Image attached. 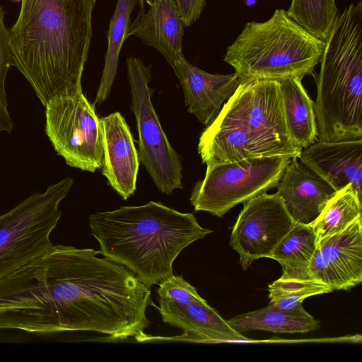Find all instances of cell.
I'll list each match as a JSON object with an SVG mask.
<instances>
[{
    "instance_id": "13",
    "label": "cell",
    "mask_w": 362,
    "mask_h": 362,
    "mask_svg": "<svg viewBox=\"0 0 362 362\" xmlns=\"http://www.w3.org/2000/svg\"><path fill=\"white\" fill-rule=\"evenodd\" d=\"M182 88L189 113L209 125L240 81L235 73L210 74L191 64L183 56L170 64Z\"/></svg>"
},
{
    "instance_id": "14",
    "label": "cell",
    "mask_w": 362,
    "mask_h": 362,
    "mask_svg": "<svg viewBox=\"0 0 362 362\" xmlns=\"http://www.w3.org/2000/svg\"><path fill=\"white\" fill-rule=\"evenodd\" d=\"M102 173L109 185L124 199L134 194L139 158L129 127L119 112L102 117Z\"/></svg>"
},
{
    "instance_id": "23",
    "label": "cell",
    "mask_w": 362,
    "mask_h": 362,
    "mask_svg": "<svg viewBox=\"0 0 362 362\" xmlns=\"http://www.w3.org/2000/svg\"><path fill=\"white\" fill-rule=\"evenodd\" d=\"M286 13L313 35L325 41L339 10L335 0H291Z\"/></svg>"
},
{
    "instance_id": "15",
    "label": "cell",
    "mask_w": 362,
    "mask_h": 362,
    "mask_svg": "<svg viewBox=\"0 0 362 362\" xmlns=\"http://www.w3.org/2000/svg\"><path fill=\"white\" fill-rule=\"evenodd\" d=\"M278 196L295 223L310 225L337 191L310 168L292 158L277 185Z\"/></svg>"
},
{
    "instance_id": "29",
    "label": "cell",
    "mask_w": 362,
    "mask_h": 362,
    "mask_svg": "<svg viewBox=\"0 0 362 362\" xmlns=\"http://www.w3.org/2000/svg\"><path fill=\"white\" fill-rule=\"evenodd\" d=\"M13 1H21V0H13Z\"/></svg>"
},
{
    "instance_id": "22",
    "label": "cell",
    "mask_w": 362,
    "mask_h": 362,
    "mask_svg": "<svg viewBox=\"0 0 362 362\" xmlns=\"http://www.w3.org/2000/svg\"><path fill=\"white\" fill-rule=\"evenodd\" d=\"M361 197L351 185H347L327 202L325 208L311 224L317 240L340 233L361 217Z\"/></svg>"
},
{
    "instance_id": "6",
    "label": "cell",
    "mask_w": 362,
    "mask_h": 362,
    "mask_svg": "<svg viewBox=\"0 0 362 362\" xmlns=\"http://www.w3.org/2000/svg\"><path fill=\"white\" fill-rule=\"evenodd\" d=\"M73 184L65 177L0 215V279L52 249L50 235L62 216L59 205Z\"/></svg>"
},
{
    "instance_id": "2",
    "label": "cell",
    "mask_w": 362,
    "mask_h": 362,
    "mask_svg": "<svg viewBox=\"0 0 362 362\" xmlns=\"http://www.w3.org/2000/svg\"><path fill=\"white\" fill-rule=\"evenodd\" d=\"M100 254L126 267L149 288L173 275L180 252L211 233L191 213L151 201L89 217Z\"/></svg>"
},
{
    "instance_id": "12",
    "label": "cell",
    "mask_w": 362,
    "mask_h": 362,
    "mask_svg": "<svg viewBox=\"0 0 362 362\" xmlns=\"http://www.w3.org/2000/svg\"><path fill=\"white\" fill-rule=\"evenodd\" d=\"M157 307L164 322L183 330L182 335L173 337L151 336L160 339L196 343H245L250 341L235 330L206 301L196 300L182 304L158 299Z\"/></svg>"
},
{
    "instance_id": "1",
    "label": "cell",
    "mask_w": 362,
    "mask_h": 362,
    "mask_svg": "<svg viewBox=\"0 0 362 362\" xmlns=\"http://www.w3.org/2000/svg\"><path fill=\"white\" fill-rule=\"evenodd\" d=\"M96 0H21L10 33L13 66L45 106L82 91Z\"/></svg>"
},
{
    "instance_id": "25",
    "label": "cell",
    "mask_w": 362,
    "mask_h": 362,
    "mask_svg": "<svg viewBox=\"0 0 362 362\" xmlns=\"http://www.w3.org/2000/svg\"><path fill=\"white\" fill-rule=\"evenodd\" d=\"M5 11L0 6V132L10 134L13 124L8 111L5 80L8 69L13 66L9 44L10 33L4 25Z\"/></svg>"
},
{
    "instance_id": "5",
    "label": "cell",
    "mask_w": 362,
    "mask_h": 362,
    "mask_svg": "<svg viewBox=\"0 0 362 362\" xmlns=\"http://www.w3.org/2000/svg\"><path fill=\"white\" fill-rule=\"evenodd\" d=\"M325 41L313 35L281 8L263 22L247 23L226 47L223 60L240 82L311 75Z\"/></svg>"
},
{
    "instance_id": "18",
    "label": "cell",
    "mask_w": 362,
    "mask_h": 362,
    "mask_svg": "<svg viewBox=\"0 0 362 362\" xmlns=\"http://www.w3.org/2000/svg\"><path fill=\"white\" fill-rule=\"evenodd\" d=\"M276 80L282 96L285 119L295 144L303 150L317 140L315 103L302 85V79L295 76Z\"/></svg>"
},
{
    "instance_id": "21",
    "label": "cell",
    "mask_w": 362,
    "mask_h": 362,
    "mask_svg": "<svg viewBox=\"0 0 362 362\" xmlns=\"http://www.w3.org/2000/svg\"><path fill=\"white\" fill-rule=\"evenodd\" d=\"M145 0H117L107 33V48L100 83L93 105H101L108 97L115 79L119 56L130 24V16L136 6H144Z\"/></svg>"
},
{
    "instance_id": "24",
    "label": "cell",
    "mask_w": 362,
    "mask_h": 362,
    "mask_svg": "<svg viewBox=\"0 0 362 362\" xmlns=\"http://www.w3.org/2000/svg\"><path fill=\"white\" fill-rule=\"evenodd\" d=\"M268 291L269 304L283 310L297 308L310 296L333 291L329 286L315 280L281 278L269 284Z\"/></svg>"
},
{
    "instance_id": "11",
    "label": "cell",
    "mask_w": 362,
    "mask_h": 362,
    "mask_svg": "<svg viewBox=\"0 0 362 362\" xmlns=\"http://www.w3.org/2000/svg\"><path fill=\"white\" fill-rule=\"evenodd\" d=\"M308 272L310 279L332 291L349 290L361 283V217L341 232L317 241Z\"/></svg>"
},
{
    "instance_id": "10",
    "label": "cell",
    "mask_w": 362,
    "mask_h": 362,
    "mask_svg": "<svg viewBox=\"0 0 362 362\" xmlns=\"http://www.w3.org/2000/svg\"><path fill=\"white\" fill-rule=\"evenodd\" d=\"M295 224L276 193H264L244 203L232 229L230 245L243 270L274 250Z\"/></svg>"
},
{
    "instance_id": "27",
    "label": "cell",
    "mask_w": 362,
    "mask_h": 362,
    "mask_svg": "<svg viewBox=\"0 0 362 362\" xmlns=\"http://www.w3.org/2000/svg\"><path fill=\"white\" fill-rule=\"evenodd\" d=\"M185 27L193 25L201 16L206 0H175Z\"/></svg>"
},
{
    "instance_id": "9",
    "label": "cell",
    "mask_w": 362,
    "mask_h": 362,
    "mask_svg": "<svg viewBox=\"0 0 362 362\" xmlns=\"http://www.w3.org/2000/svg\"><path fill=\"white\" fill-rule=\"evenodd\" d=\"M45 107V134L66 163L90 173L101 168V119L83 91L55 98Z\"/></svg>"
},
{
    "instance_id": "20",
    "label": "cell",
    "mask_w": 362,
    "mask_h": 362,
    "mask_svg": "<svg viewBox=\"0 0 362 362\" xmlns=\"http://www.w3.org/2000/svg\"><path fill=\"white\" fill-rule=\"evenodd\" d=\"M317 237L312 225L295 223L274 250L270 258L282 267L284 279L313 280L308 272L317 247Z\"/></svg>"
},
{
    "instance_id": "4",
    "label": "cell",
    "mask_w": 362,
    "mask_h": 362,
    "mask_svg": "<svg viewBox=\"0 0 362 362\" xmlns=\"http://www.w3.org/2000/svg\"><path fill=\"white\" fill-rule=\"evenodd\" d=\"M314 105L317 139H362V2L339 12L325 40Z\"/></svg>"
},
{
    "instance_id": "17",
    "label": "cell",
    "mask_w": 362,
    "mask_h": 362,
    "mask_svg": "<svg viewBox=\"0 0 362 362\" xmlns=\"http://www.w3.org/2000/svg\"><path fill=\"white\" fill-rule=\"evenodd\" d=\"M148 5L129 25L127 37L136 36L171 64L182 53L184 25L175 0H145Z\"/></svg>"
},
{
    "instance_id": "16",
    "label": "cell",
    "mask_w": 362,
    "mask_h": 362,
    "mask_svg": "<svg viewBox=\"0 0 362 362\" xmlns=\"http://www.w3.org/2000/svg\"><path fill=\"white\" fill-rule=\"evenodd\" d=\"M299 159L335 191L351 185L362 197V139L316 141L301 151Z\"/></svg>"
},
{
    "instance_id": "7",
    "label": "cell",
    "mask_w": 362,
    "mask_h": 362,
    "mask_svg": "<svg viewBox=\"0 0 362 362\" xmlns=\"http://www.w3.org/2000/svg\"><path fill=\"white\" fill-rule=\"evenodd\" d=\"M292 158L265 156L245 158L206 168L189 198L195 211L222 217L235 205L267 193L277 186Z\"/></svg>"
},
{
    "instance_id": "26",
    "label": "cell",
    "mask_w": 362,
    "mask_h": 362,
    "mask_svg": "<svg viewBox=\"0 0 362 362\" xmlns=\"http://www.w3.org/2000/svg\"><path fill=\"white\" fill-rule=\"evenodd\" d=\"M157 293L159 299L166 302L182 304L202 300L197 289L182 276L173 275L158 284Z\"/></svg>"
},
{
    "instance_id": "19",
    "label": "cell",
    "mask_w": 362,
    "mask_h": 362,
    "mask_svg": "<svg viewBox=\"0 0 362 362\" xmlns=\"http://www.w3.org/2000/svg\"><path fill=\"white\" fill-rule=\"evenodd\" d=\"M228 322L240 333L252 330L306 333L319 328V322L303 305L292 310H283L269 303L264 308L236 315Z\"/></svg>"
},
{
    "instance_id": "28",
    "label": "cell",
    "mask_w": 362,
    "mask_h": 362,
    "mask_svg": "<svg viewBox=\"0 0 362 362\" xmlns=\"http://www.w3.org/2000/svg\"><path fill=\"white\" fill-rule=\"evenodd\" d=\"M257 0H245L247 6H250L256 3Z\"/></svg>"
},
{
    "instance_id": "3",
    "label": "cell",
    "mask_w": 362,
    "mask_h": 362,
    "mask_svg": "<svg viewBox=\"0 0 362 362\" xmlns=\"http://www.w3.org/2000/svg\"><path fill=\"white\" fill-rule=\"evenodd\" d=\"M302 151L290 136L279 83L274 79L240 82L198 144L206 168L250 158H299Z\"/></svg>"
},
{
    "instance_id": "8",
    "label": "cell",
    "mask_w": 362,
    "mask_h": 362,
    "mask_svg": "<svg viewBox=\"0 0 362 362\" xmlns=\"http://www.w3.org/2000/svg\"><path fill=\"white\" fill-rule=\"evenodd\" d=\"M132 109L139 134V158L158 190L168 195L182 189V163L163 132L151 103V70L141 59L127 60Z\"/></svg>"
}]
</instances>
